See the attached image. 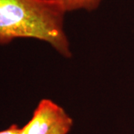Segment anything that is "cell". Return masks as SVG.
<instances>
[{"mask_svg":"<svg viewBox=\"0 0 134 134\" xmlns=\"http://www.w3.org/2000/svg\"><path fill=\"white\" fill-rule=\"evenodd\" d=\"M66 13L62 0H0V44L16 38L37 39L70 58L63 29Z\"/></svg>","mask_w":134,"mask_h":134,"instance_id":"1","label":"cell"},{"mask_svg":"<svg viewBox=\"0 0 134 134\" xmlns=\"http://www.w3.org/2000/svg\"><path fill=\"white\" fill-rule=\"evenodd\" d=\"M67 115L60 106L50 99H43L34 110L31 119L20 129V134H50Z\"/></svg>","mask_w":134,"mask_h":134,"instance_id":"2","label":"cell"},{"mask_svg":"<svg viewBox=\"0 0 134 134\" xmlns=\"http://www.w3.org/2000/svg\"><path fill=\"white\" fill-rule=\"evenodd\" d=\"M100 2L101 0H62L66 12L81 9L92 11L98 8Z\"/></svg>","mask_w":134,"mask_h":134,"instance_id":"3","label":"cell"},{"mask_svg":"<svg viewBox=\"0 0 134 134\" xmlns=\"http://www.w3.org/2000/svg\"><path fill=\"white\" fill-rule=\"evenodd\" d=\"M73 125V121L71 117L67 115L62 121H60L50 134H67Z\"/></svg>","mask_w":134,"mask_h":134,"instance_id":"4","label":"cell"},{"mask_svg":"<svg viewBox=\"0 0 134 134\" xmlns=\"http://www.w3.org/2000/svg\"><path fill=\"white\" fill-rule=\"evenodd\" d=\"M20 129L16 125H12L8 129L0 131V134H20Z\"/></svg>","mask_w":134,"mask_h":134,"instance_id":"5","label":"cell"}]
</instances>
